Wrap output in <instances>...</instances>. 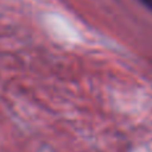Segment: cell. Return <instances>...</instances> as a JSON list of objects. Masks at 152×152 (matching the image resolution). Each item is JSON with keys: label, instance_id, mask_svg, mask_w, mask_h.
Here are the masks:
<instances>
[{"label": "cell", "instance_id": "cell-1", "mask_svg": "<svg viewBox=\"0 0 152 152\" xmlns=\"http://www.w3.org/2000/svg\"><path fill=\"white\" fill-rule=\"evenodd\" d=\"M139 1H142L143 4L145 5V7H148L152 11V0H139Z\"/></svg>", "mask_w": 152, "mask_h": 152}]
</instances>
